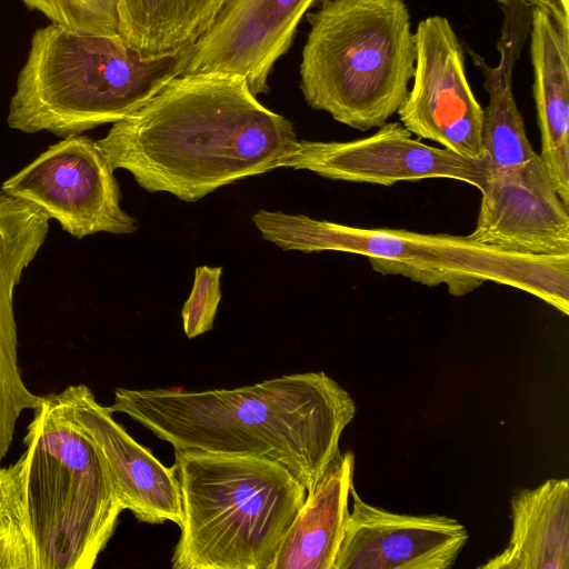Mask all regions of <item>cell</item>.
Wrapping results in <instances>:
<instances>
[{"label": "cell", "mask_w": 569, "mask_h": 569, "mask_svg": "<svg viewBox=\"0 0 569 569\" xmlns=\"http://www.w3.org/2000/svg\"><path fill=\"white\" fill-rule=\"evenodd\" d=\"M221 267L196 268L193 287L181 310L183 330L189 339L212 329L221 300Z\"/></svg>", "instance_id": "obj_22"}, {"label": "cell", "mask_w": 569, "mask_h": 569, "mask_svg": "<svg viewBox=\"0 0 569 569\" xmlns=\"http://www.w3.org/2000/svg\"><path fill=\"white\" fill-rule=\"evenodd\" d=\"M287 167L332 180L381 186L448 178L480 191L488 179L485 158H467L426 144L413 138L400 121L385 122L373 134L351 141L299 140Z\"/></svg>", "instance_id": "obj_10"}, {"label": "cell", "mask_w": 569, "mask_h": 569, "mask_svg": "<svg viewBox=\"0 0 569 569\" xmlns=\"http://www.w3.org/2000/svg\"><path fill=\"white\" fill-rule=\"evenodd\" d=\"M472 240L528 256L569 254V207L537 153L518 166L488 172Z\"/></svg>", "instance_id": "obj_11"}, {"label": "cell", "mask_w": 569, "mask_h": 569, "mask_svg": "<svg viewBox=\"0 0 569 569\" xmlns=\"http://www.w3.org/2000/svg\"><path fill=\"white\" fill-rule=\"evenodd\" d=\"M49 220L33 204L0 191V467L21 413L41 401L20 373L13 292L44 243Z\"/></svg>", "instance_id": "obj_15"}, {"label": "cell", "mask_w": 569, "mask_h": 569, "mask_svg": "<svg viewBox=\"0 0 569 569\" xmlns=\"http://www.w3.org/2000/svg\"><path fill=\"white\" fill-rule=\"evenodd\" d=\"M31 10L43 13L52 23L79 32L117 36L118 0H22Z\"/></svg>", "instance_id": "obj_21"}, {"label": "cell", "mask_w": 569, "mask_h": 569, "mask_svg": "<svg viewBox=\"0 0 569 569\" xmlns=\"http://www.w3.org/2000/svg\"><path fill=\"white\" fill-rule=\"evenodd\" d=\"M530 57L541 152L553 187L569 207V34L532 9Z\"/></svg>", "instance_id": "obj_17"}, {"label": "cell", "mask_w": 569, "mask_h": 569, "mask_svg": "<svg viewBox=\"0 0 569 569\" xmlns=\"http://www.w3.org/2000/svg\"><path fill=\"white\" fill-rule=\"evenodd\" d=\"M412 87L397 113L419 139L472 159H482L483 108L468 82L465 49L449 20L422 19L415 32Z\"/></svg>", "instance_id": "obj_9"}, {"label": "cell", "mask_w": 569, "mask_h": 569, "mask_svg": "<svg viewBox=\"0 0 569 569\" xmlns=\"http://www.w3.org/2000/svg\"><path fill=\"white\" fill-rule=\"evenodd\" d=\"M97 141L69 134L4 180L0 191L39 208L69 234H130L138 221L122 210L120 188Z\"/></svg>", "instance_id": "obj_8"}, {"label": "cell", "mask_w": 569, "mask_h": 569, "mask_svg": "<svg viewBox=\"0 0 569 569\" xmlns=\"http://www.w3.org/2000/svg\"><path fill=\"white\" fill-rule=\"evenodd\" d=\"M223 0H118L120 36L142 58L189 49L212 24Z\"/></svg>", "instance_id": "obj_20"}, {"label": "cell", "mask_w": 569, "mask_h": 569, "mask_svg": "<svg viewBox=\"0 0 569 569\" xmlns=\"http://www.w3.org/2000/svg\"><path fill=\"white\" fill-rule=\"evenodd\" d=\"M507 548L479 569H569V481L548 479L510 500Z\"/></svg>", "instance_id": "obj_18"}, {"label": "cell", "mask_w": 569, "mask_h": 569, "mask_svg": "<svg viewBox=\"0 0 569 569\" xmlns=\"http://www.w3.org/2000/svg\"><path fill=\"white\" fill-rule=\"evenodd\" d=\"M350 497L332 569H449L468 541L453 518L388 511L363 501L353 486Z\"/></svg>", "instance_id": "obj_13"}, {"label": "cell", "mask_w": 569, "mask_h": 569, "mask_svg": "<svg viewBox=\"0 0 569 569\" xmlns=\"http://www.w3.org/2000/svg\"><path fill=\"white\" fill-rule=\"evenodd\" d=\"M0 569H38L37 553L21 512L0 530Z\"/></svg>", "instance_id": "obj_23"}, {"label": "cell", "mask_w": 569, "mask_h": 569, "mask_svg": "<svg viewBox=\"0 0 569 569\" xmlns=\"http://www.w3.org/2000/svg\"><path fill=\"white\" fill-rule=\"evenodd\" d=\"M321 0H223L210 28L190 47L182 73L242 77L254 96L295 39L308 10Z\"/></svg>", "instance_id": "obj_12"}, {"label": "cell", "mask_w": 569, "mask_h": 569, "mask_svg": "<svg viewBox=\"0 0 569 569\" xmlns=\"http://www.w3.org/2000/svg\"><path fill=\"white\" fill-rule=\"evenodd\" d=\"M121 412L174 450L253 455L286 467L311 492L339 455L356 416L350 393L327 373L303 372L233 389L117 388Z\"/></svg>", "instance_id": "obj_2"}, {"label": "cell", "mask_w": 569, "mask_h": 569, "mask_svg": "<svg viewBox=\"0 0 569 569\" xmlns=\"http://www.w3.org/2000/svg\"><path fill=\"white\" fill-rule=\"evenodd\" d=\"M182 506L173 569H271L307 489L264 457L174 450Z\"/></svg>", "instance_id": "obj_4"}, {"label": "cell", "mask_w": 569, "mask_h": 569, "mask_svg": "<svg viewBox=\"0 0 569 569\" xmlns=\"http://www.w3.org/2000/svg\"><path fill=\"white\" fill-rule=\"evenodd\" d=\"M252 221L264 240L283 250L366 256L376 272L399 274L429 287L446 284L455 297L490 281L528 292L569 315V254H520L485 246L469 236L367 229L264 209L257 211Z\"/></svg>", "instance_id": "obj_5"}, {"label": "cell", "mask_w": 569, "mask_h": 569, "mask_svg": "<svg viewBox=\"0 0 569 569\" xmlns=\"http://www.w3.org/2000/svg\"><path fill=\"white\" fill-rule=\"evenodd\" d=\"M189 49L142 58L120 34L39 28L17 78L8 126L66 137L127 119L182 74Z\"/></svg>", "instance_id": "obj_3"}, {"label": "cell", "mask_w": 569, "mask_h": 569, "mask_svg": "<svg viewBox=\"0 0 569 569\" xmlns=\"http://www.w3.org/2000/svg\"><path fill=\"white\" fill-rule=\"evenodd\" d=\"M355 456L339 455L307 493L271 569H332L343 538Z\"/></svg>", "instance_id": "obj_19"}, {"label": "cell", "mask_w": 569, "mask_h": 569, "mask_svg": "<svg viewBox=\"0 0 569 569\" xmlns=\"http://www.w3.org/2000/svg\"><path fill=\"white\" fill-rule=\"evenodd\" d=\"M503 22L497 41L500 59L489 66L485 58L462 43L483 76L489 103L483 109L482 148L488 172L508 169L531 159L532 149L522 116L512 92V73L529 37L532 8L511 2L502 4Z\"/></svg>", "instance_id": "obj_16"}, {"label": "cell", "mask_w": 569, "mask_h": 569, "mask_svg": "<svg viewBox=\"0 0 569 569\" xmlns=\"http://www.w3.org/2000/svg\"><path fill=\"white\" fill-rule=\"evenodd\" d=\"M20 515L18 463L0 467V530Z\"/></svg>", "instance_id": "obj_24"}, {"label": "cell", "mask_w": 569, "mask_h": 569, "mask_svg": "<svg viewBox=\"0 0 569 569\" xmlns=\"http://www.w3.org/2000/svg\"><path fill=\"white\" fill-rule=\"evenodd\" d=\"M293 124L223 72L182 73L97 144L116 169L149 192L196 201L240 179L287 167Z\"/></svg>", "instance_id": "obj_1"}, {"label": "cell", "mask_w": 569, "mask_h": 569, "mask_svg": "<svg viewBox=\"0 0 569 569\" xmlns=\"http://www.w3.org/2000/svg\"><path fill=\"white\" fill-rule=\"evenodd\" d=\"M17 460L19 508L38 569H91L123 511L63 391L41 397Z\"/></svg>", "instance_id": "obj_6"}, {"label": "cell", "mask_w": 569, "mask_h": 569, "mask_svg": "<svg viewBox=\"0 0 569 569\" xmlns=\"http://www.w3.org/2000/svg\"><path fill=\"white\" fill-rule=\"evenodd\" d=\"M501 4L520 2L546 12L563 32L569 34V0H497Z\"/></svg>", "instance_id": "obj_25"}, {"label": "cell", "mask_w": 569, "mask_h": 569, "mask_svg": "<svg viewBox=\"0 0 569 569\" xmlns=\"http://www.w3.org/2000/svg\"><path fill=\"white\" fill-rule=\"evenodd\" d=\"M73 417L98 448L122 510L150 525L182 523L179 481L174 467H166L138 443L98 402L86 385L62 390Z\"/></svg>", "instance_id": "obj_14"}, {"label": "cell", "mask_w": 569, "mask_h": 569, "mask_svg": "<svg viewBox=\"0 0 569 569\" xmlns=\"http://www.w3.org/2000/svg\"><path fill=\"white\" fill-rule=\"evenodd\" d=\"M306 18L300 88L307 103L360 131L382 126L405 101L415 71L403 0H321Z\"/></svg>", "instance_id": "obj_7"}]
</instances>
